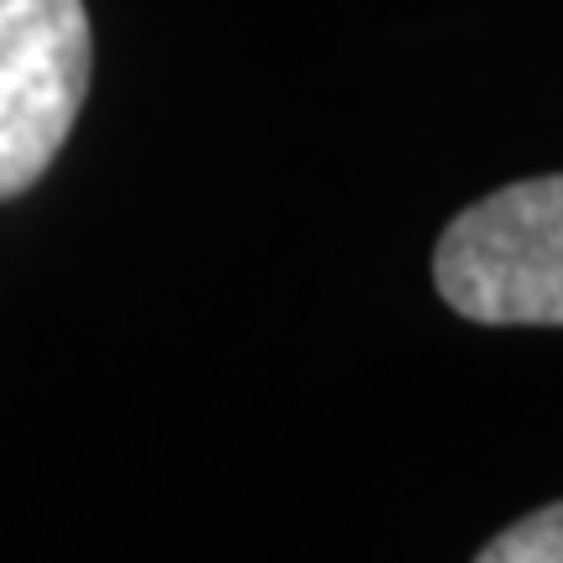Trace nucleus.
I'll use <instances>...</instances> for the list:
<instances>
[{
    "instance_id": "7ed1b4c3",
    "label": "nucleus",
    "mask_w": 563,
    "mask_h": 563,
    "mask_svg": "<svg viewBox=\"0 0 563 563\" xmlns=\"http://www.w3.org/2000/svg\"><path fill=\"white\" fill-rule=\"evenodd\" d=\"M475 563H563V501L538 506L511 527H501L475 553Z\"/></svg>"
},
{
    "instance_id": "f257e3e1",
    "label": "nucleus",
    "mask_w": 563,
    "mask_h": 563,
    "mask_svg": "<svg viewBox=\"0 0 563 563\" xmlns=\"http://www.w3.org/2000/svg\"><path fill=\"white\" fill-rule=\"evenodd\" d=\"M439 298L490 329L563 323V173L506 183L449 220L433 251Z\"/></svg>"
},
{
    "instance_id": "f03ea898",
    "label": "nucleus",
    "mask_w": 563,
    "mask_h": 563,
    "mask_svg": "<svg viewBox=\"0 0 563 563\" xmlns=\"http://www.w3.org/2000/svg\"><path fill=\"white\" fill-rule=\"evenodd\" d=\"M89 68L84 0H0V199H21L58 162Z\"/></svg>"
}]
</instances>
